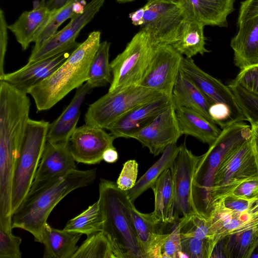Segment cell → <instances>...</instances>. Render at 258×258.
Here are the masks:
<instances>
[{"label":"cell","instance_id":"obj_1","mask_svg":"<svg viewBox=\"0 0 258 258\" xmlns=\"http://www.w3.org/2000/svg\"><path fill=\"white\" fill-rule=\"evenodd\" d=\"M96 176V168L76 169L29 192L12 215V229L27 231L33 236L35 241L43 243L44 227L54 208L72 191L92 184Z\"/></svg>","mask_w":258,"mask_h":258},{"label":"cell","instance_id":"obj_2","mask_svg":"<svg viewBox=\"0 0 258 258\" xmlns=\"http://www.w3.org/2000/svg\"><path fill=\"white\" fill-rule=\"evenodd\" d=\"M101 32L94 31L75 48L49 77L33 87L28 94L38 111L49 109L88 79L89 69L100 44Z\"/></svg>","mask_w":258,"mask_h":258},{"label":"cell","instance_id":"obj_3","mask_svg":"<svg viewBox=\"0 0 258 258\" xmlns=\"http://www.w3.org/2000/svg\"><path fill=\"white\" fill-rule=\"evenodd\" d=\"M98 202L103 216L102 231L107 236L119 258H145L133 222L126 191L116 182L101 178Z\"/></svg>","mask_w":258,"mask_h":258},{"label":"cell","instance_id":"obj_4","mask_svg":"<svg viewBox=\"0 0 258 258\" xmlns=\"http://www.w3.org/2000/svg\"><path fill=\"white\" fill-rule=\"evenodd\" d=\"M253 180H258V149L252 134L222 160L214 177L210 206L232 194L242 183Z\"/></svg>","mask_w":258,"mask_h":258},{"label":"cell","instance_id":"obj_5","mask_svg":"<svg viewBox=\"0 0 258 258\" xmlns=\"http://www.w3.org/2000/svg\"><path fill=\"white\" fill-rule=\"evenodd\" d=\"M49 122L29 118L20 147L12 190V212L17 210L30 190L45 145Z\"/></svg>","mask_w":258,"mask_h":258},{"label":"cell","instance_id":"obj_6","mask_svg":"<svg viewBox=\"0 0 258 258\" xmlns=\"http://www.w3.org/2000/svg\"><path fill=\"white\" fill-rule=\"evenodd\" d=\"M165 95L141 85L108 91L89 105L84 117L85 124L107 130L134 107Z\"/></svg>","mask_w":258,"mask_h":258},{"label":"cell","instance_id":"obj_7","mask_svg":"<svg viewBox=\"0 0 258 258\" xmlns=\"http://www.w3.org/2000/svg\"><path fill=\"white\" fill-rule=\"evenodd\" d=\"M154 46L148 36L140 30L123 51L110 62L112 81L109 92L140 85L148 69Z\"/></svg>","mask_w":258,"mask_h":258},{"label":"cell","instance_id":"obj_8","mask_svg":"<svg viewBox=\"0 0 258 258\" xmlns=\"http://www.w3.org/2000/svg\"><path fill=\"white\" fill-rule=\"evenodd\" d=\"M140 30L145 32L153 46L172 44L187 14L182 7L172 3L148 0Z\"/></svg>","mask_w":258,"mask_h":258},{"label":"cell","instance_id":"obj_9","mask_svg":"<svg viewBox=\"0 0 258 258\" xmlns=\"http://www.w3.org/2000/svg\"><path fill=\"white\" fill-rule=\"evenodd\" d=\"M105 0H91L83 10L71 18L70 23L56 32L39 47L33 48L28 62H33L51 57L75 49L80 43L76 41L81 30L99 12Z\"/></svg>","mask_w":258,"mask_h":258},{"label":"cell","instance_id":"obj_10","mask_svg":"<svg viewBox=\"0 0 258 258\" xmlns=\"http://www.w3.org/2000/svg\"><path fill=\"white\" fill-rule=\"evenodd\" d=\"M201 157V155H195L183 143L179 146L178 153L170 168L173 183L175 219L198 213L192 189L194 176Z\"/></svg>","mask_w":258,"mask_h":258},{"label":"cell","instance_id":"obj_11","mask_svg":"<svg viewBox=\"0 0 258 258\" xmlns=\"http://www.w3.org/2000/svg\"><path fill=\"white\" fill-rule=\"evenodd\" d=\"M183 57L170 44L154 46L140 85L171 96Z\"/></svg>","mask_w":258,"mask_h":258},{"label":"cell","instance_id":"obj_12","mask_svg":"<svg viewBox=\"0 0 258 258\" xmlns=\"http://www.w3.org/2000/svg\"><path fill=\"white\" fill-rule=\"evenodd\" d=\"M196 86L210 103H222L230 108L236 122L246 120L228 86L204 72L192 58L183 57L180 70Z\"/></svg>","mask_w":258,"mask_h":258},{"label":"cell","instance_id":"obj_13","mask_svg":"<svg viewBox=\"0 0 258 258\" xmlns=\"http://www.w3.org/2000/svg\"><path fill=\"white\" fill-rule=\"evenodd\" d=\"M182 136L171 104L159 113L151 121L131 136L156 156L169 145L176 143Z\"/></svg>","mask_w":258,"mask_h":258},{"label":"cell","instance_id":"obj_14","mask_svg":"<svg viewBox=\"0 0 258 258\" xmlns=\"http://www.w3.org/2000/svg\"><path fill=\"white\" fill-rule=\"evenodd\" d=\"M104 130L86 124L76 128L68 144L77 162L89 165L99 164L103 160L104 151L114 147L115 137Z\"/></svg>","mask_w":258,"mask_h":258},{"label":"cell","instance_id":"obj_15","mask_svg":"<svg viewBox=\"0 0 258 258\" xmlns=\"http://www.w3.org/2000/svg\"><path fill=\"white\" fill-rule=\"evenodd\" d=\"M76 162L70 150L68 142L46 141L29 192L35 191L77 169Z\"/></svg>","mask_w":258,"mask_h":258},{"label":"cell","instance_id":"obj_16","mask_svg":"<svg viewBox=\"0 0 258 258\" xmlns=\"http://www.w3.org/2000/svg\"><path fill=\"white\" fill-rule=\"evenodd\" d=\"M215 246L223 238L258 228V212L250 214L240 212L225 207L224 200L213 203L208 214Z\"/></svg>","mask_w":258,"mask_h":258},{"label":"cell","instance_id":"obj_17","mask_svg":"<svg viewBox=\"0 0 258 258\" xmlns=\"http://www.w3.org/2000/svg\"><path fill=\"white\" fill-rule=\"evenodd\" d=\"M171 104V96L163 95L134 107L115 121L107 130L115 139L130 138L131 135L149 123Z\"/></svg>","mask_w":258,"mask_h":258},{"label":"cell","instance_id":"obj_18","mask_svg":"<svg viewBox=\"0 0 258 258\" xmlns=\"http://www.w3.org/2000/svg\"><path fill=\"white\" fill-rule=\"evenodd\" d=\"M70 54L66 51L48 58L28 62L20 69L5 74L0 81H5L20 91L28 94L33 87L49 77Z\"/></svg>","mask_w":258,"mask_h":258},{"label":"cell","instance_id":"obj_19","mask_svg":"<svg viewBox=\"0 0 258 258\" xmlns=\"http://www.w3.org/2000/svg\"><path fill=\"white\" fill-rule=\"evenodd\" d=\"M235 0H180L187 15L204 26L227 27Z\"/></svg>","mask_w":258,"mask_h":258},{"label":"cell","instance_id":"obj_20","mask_svg":"<svg viewBox=\"0 0 258 258\" xmlns=\"http://www.w3.org/2000/svg\"><path fill=\"white\" fill-rule=\"evenodd\" d=\"M231 39L234 63L240 70L258 65V16L238 25Z\"/></svg>","mask_w":258,"mask_h":258},{"label":"cell","instance_id":"obj_21","mask_svg":"<svg viewBox=\"0 0 258 258\" xmlns=\"http://www.w3.org/2000/svg\"><path fill=\"white\" fill-rule=\"evenodd\" d=\"M92 90L86 83L77 89L70 104L55 120L49 123L47 141L52 143L68 142L77 128L81 107L85 98Z\"/></svg>","mask_w":258,"mask_h":258},{"label":"cell","instance_id":"obj_22","mask_svg":"<svg viewBox=\"0 0 258 258\" xmlns=\"http://www.w3.org/2000/svg\"><path fill=\"white\" fill-rule=\"evenodd\" d=\"M133 222L140 245L145 258H155L156 254L165 236L166 224L158 222L151 213H143L138 211L134 203L131 205Z\"/></svg>","mask_w":258,"mask_h":258},{"label":"cell","instance_id":"obj_23","mask_svg":"<svg viewBox=\"0 0 258 258\" xmlns=\"http://www.w3.org/2000/svg\"><path fill=\"white\" fill-rule=\"evenodd\" d=\"M181 134L191 136L203 143L211 145L221 130L212 120L202 114L185 107L175 108Z\"/></svg>","mask_w":258,"mask_h":258},{"label":"cell","instance_id":"obj_24","mask_svg":"<svg viewBox=\"0 0 258 258\" xmlns=\"http://www.w3.org/2000/svg\"><path fill=\"white\" fill-rule=\"evenodd\" d=\"M175 108L185 107L202 114L213 121L209 114L211 104L191 81L181 72L177 77L171 94Z\"/></svg>","mask_w":258,"mask_h":258},{"label":"cell","instance_id":"obj_25","mask_svg":"<svg viewBox=\"0 0 258 258\" xmlns=\"http://www.w3.org/2000/svg\"><path fill=\"white\" fill-rule=\"evenodd\" d=\"M33 10L24 11L8 28L14 35L16 40L21 45L23 50H26L35 36L48 17L50 11L45 6L35 1Z\"/></svg>","mask_w":258,"mask_h":258},{"label":"cell","instance_id":"obj_26","mask_svg":"<svg viewBox=\"0 0 258 258\" xmlns=\"http://www.w3.org/2000/svg\"><path fill=\"white\" fill-rule=\"evenodd\" d=\"M82 234L50 226L46 223L44 229L43 258H72L78 248L77 243Z\"/></svg>","mask_w":258,"mask_h":258},{"label":"cell","instance_id":"obj_27","mask_svg":"<svg viewBox=\"0 0 258 258\" xmlns=\"http://www.w3.org/2000/svg\"><path fill=\"white\" fill-rule=\"evenodd\" d=\"M204 26L187 15L180 28L176 39L171 45L186 58L209 52L205 47Z\"/></svg>","mask_w":258,"mask_h":258},{"label":"cell","instance_id":"obj_28","mask_svg":"<svg viewBox=\"0 0 258 258\" xmlns=\"http://www.w3.org/2000/svg\"><path fill=\"white\" fill-rule=\"evenodd\" d=\"M154 195L152 214L160 223L168 224L176 219L174 217V189L171 169L165 170L151 188Z\"/></svg>","mask_w":258,"mask_h":258},{"label":"cell","instance_id":"obj_29","mask_svg":"<svg viewBox=\"0 0 258 258\" xmlns=\"http://www.w3.org/2000/svg\"><path fill=\"white\" fill-rule=\"evenodd\" d=\"M179 150L176 143L168 145L160 158L140 177L135 186L126 191L130 200L134 203L143 192L152 188L160 175L172 166Z\"/></svg>","mask_w":258,"mask_h":258},{"label":"cell","instance_id":"obj_30","mask_svg":"<svg viewBox=\"0 0 258 258\" xmlns=\"http://www.w3.org/2000/svg\"><path fill=\"white\" fill-rule=\"evenodd\" d=\"M82 0H68L59 8L50 11L49 15L36 33L33 48L39 47L56 32L58 27L67 20L72 18L81 11L76 10Z\"/></svg>","mask_w":258,"mask_h":258},{"label":"cell","instance_id":"obj_31","mask_svg":"<svg viewBox=\"0 0 258 258\" xmlns=\"http://www.w3.org/2000/svg\"><path fill=\"white\" fill-rule=\"evenodd\" d=\"M110 43L101 42L90 64L86 83L92 89L106 86L112 81L110 62L109 61Z\"/></svg>","mask_w":258,"mask_h":258},{"label":"cell","instance_id":"obj_32","mask_svg":"<svg viewBox=\"0 0 258 258\" xmlns=\"http://www.w3.org/2000/svg\"><path fill=\"white\" fill-rule=\"evenodd\" d=\"M220 241L225 257L250 258L258 245V228L228 235Z\"/></svg>","mask_w":258,"mask_h":258},{"label":"cell","instance_id":"obj_33","mask_svg":"<svg viewBox=\"0 0 258 258\" xmlns=\"http://www.w3.org/2000/svg\"><path fill=\"white\" fill-rule=\"evenodd\" d=\"M119 258L107 236L101 231L87 236L72 258Z\"/></svg>","mask_w":258,"mask_h":258},{"label":"cell","instance_id":"obj_34","mask_svg":"<svg viewBox=\"0 0 258 258\" xmlns=\"http://www.w3.org/2000/svg\"><path fill=\"white\" fill-rule=\"evenodd\" d=\"M103 220L102 211L97 201L70 220L63 229L88 236L102 231Z\"/></svg>","mask_w":258,"mask_h":258},{"label":"cell","instance_id":"obj_35","mask_svg":"<svg viewBox=\"0 0 258 258\" xmlns=\"http://www.w3.org/2000/svg\"><path fill=\"white\" fill-rule=\"evenodd\" d=\"M228 86L233 93L246 120L250 124L258 122V94L231 81Z\"/></svg>","mask_w":258,"mask_h":258},{"label":"cell","instance_id":"obj_36","mask_svg":"<svg viewBox=\"0 0 258 258\" xmlns=\"http://www.w3.org/2000/svg\"><path fill=\"white\" fill-rule=\"evenodd\" d=\"M178 219L172 223L169 230L165 232V236L158 248L155 258L183 257Z\"/></svg>","mask_w":258,"mask_h":258},{"label":"cell","instance_id":"obj_37","mask_svg":"<svg viewBox=\"0 0 258 258\" xmlns=\"http://www.w3.org/2000/svg\"><path fill=\"white\" fill-rule=\"evenodd\" d=\"M22 239L0 229V258H21Z\"/></svg>","mask_w":258,"mask_h":258},{"label":"cell","instance_id":"obj_38","mask_svg":"<svg viewBox=\"0 0 258 258\" xmlns=\"http://www.w3.org/2000/svg\"><path fill=\"white\" fill-rule=\"evenodd\" d=\"M138 172V164L135 160H129L123 165L116 183L120 189L128 191L135 185Z\"/></svg>","mask_w":258,"mask_h":258},{"label":"cell","instance_id":"obj_39","mask_svg":"<svg viewBox=\"0 0 258 258\" xmlns=\"http://www.w3.org/2000/svg\"><path fill=\"white\" fill-rule=\"evenodd\" d=\"M231 82L258 94V65L240 70Z\"/></svg>","mask_w":258,"mask_h":258},{"label":"cell","instance_id":"obj_40","mask_svg":"<svg viewBox=\"0 0 258 258\" xmlns=\"http://www.w3.org/2000/svg\"><path fill=\"white\" fill-rule=\"evenodd\" d=\"M209 112L213 121L222 128L229 124L236 122L230 108L224 104H212Z\"/></svg>","mask_w":258,"mask_h":258},{"label":"cell","instance_id":"obj_41","mask_svg":"<svg viewBox=\"0 0 258 258\" xmlns=\"http://www.w3.org/2000/svg\"><path fill=\"white\" fill-rule=\"evenodd\" d=\"M257 201L255 198H248L231 194L224 199L227 208L240 212H248Z\"/></svg>","mask_w":258,"mask_h":258},{"label":"cell","instance_id":"obj_42","mask_svg":"<svg viewBox=\"0 0 258 258\" xmlns=\"http://www.w3.org/2000/svg\"><path fill=\"white\" fill-rule=\"evenodd\" d=\"M8 25L2 9H0V79L5 75L4 60L7 50L8 35Z\"/></svg>","mask_w":258,"mask_h":258},{"label":"cell","instance_id":"obj_43","mask_svg":"<svg viewBox=\"0 0 258 258\" xmlns=\"http://www.w3.org/2000/svg\"><path fill=\"white\" fill-rule=\"evenodd\" d=\"M258 16V0H245L241 3L237 26Z\"/></svg>","mask_w":258,"mask_h":258},{"label":"cell","instance_id":"obj_44","mask_svg":"<svg viewBox=\"0 0 258 258\" xmlns=\"http://www.w3.org/2000/svg\"><path fill=\"white\" fill-rule=\"evenodd\" d=\"M232 194L248 198H254L258 194V180H250L242 183Z\"/></svg>","mask_w":258,"mask_h":258},{"label":"cell","instance_id":"obj_45","mask_svg":"<svg viewBox=\"0 0 258 258\" xmlns=\"http://www.w3.org/2000/svg\"><path fill=\"white\" fill-rule=\"evenodd\" d=\"M144 13V7L131 13L128 17L130 18L132 24L135 26H142L143 23Z\"/></svg>","mask_w":258,"mask_h":258},{"label":"cell","instance_id":"obj_46","mask_svg":"<svg viewBox=\"0 0 258 258\" xmlns=\"http://www.w3.org/2000/svg\"><path fill=\"white\" fill-rule=\"evenodd\" d=\"M118 158V152L114 147L108 148L103 154V160L108 163L116 162Z\"/></svg>","mask_w":258,"mask_h":258},{"label":"cell","instance_id":"obj_47","mask_svg":"<svg viewBox=\"0 0 258 258\" xmlns=\"http://www.w3.org/2000/svg\"><path fill=\"white\" fill-rule=\"evenodd\" d=\"M68 0H48L45 3V6L50 10L58 9L63 6Z\"/></svg>","mask_w":258,"mask_h":258},{"label":"cell","instance_id":"obj_48","mask_svg":"<svg viewBox=\"0 0 258 258\" xmlns=\"http://www.w3.org/2000/svg\"><path fill=\"white\" fill-rule=\"evenodd\" d=\"M250 126L258 149V122L251 124Z\"/></svg>","mask_w":258,"mask_h":258},{"label":"cell","instance_id":"obj_49","mask_svg":"<svg viewBox=\"0 0 258 258\" xmlns=\"http://www.w3.org/2000/svg\"><path fill=\"white\" fill-rule=\"evenodd\" d=\"M254 198L257 199V201L248 211L250 214H253L258 212V194Z\"/></svg>","mask_w":258,"mask_h":258},{"label":"cell","instance_id":"obj_50","mask_svg":"<svg viewBox=\"0 0 258 258\" xmlns=\"http://www.w3.org/2000/svg\"><path fill=\"white\" fill-rule=\"evenodd\" d=\"M151 1H159L166 3H172L177 5L180 4V0H151Z\"/></svg>","mask_w":258,"mask_h":258},{"label":"cell","instance_id":"obj_51","mask_svg":"<svg viewBox=\"0 0 258 258\" xmlns=\"http://www.w3.org/2000/svg\"><path fill=\"white\" fill-rule=\"evenodd\" d=\"M250 257H258V245L255 247Z\"/></svg>","mask_w":258,"mask_h":258},{"label":"cell","instance_id":"obj_52","mask_svg":"<svg viewBox=\"0 0 258 258\" xmlns=\"http://www.w3.org/2000/svg\"><path fill=\"white\" fill-rule=\"evenodd\" d=\"M45 0H41L40 1V4L42 5H45Z\"/></svg>","mask_w":258,"mask_h":258}]
</instances>
